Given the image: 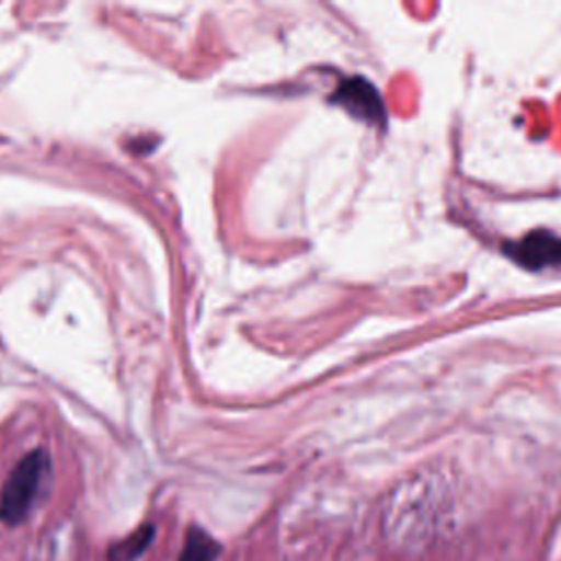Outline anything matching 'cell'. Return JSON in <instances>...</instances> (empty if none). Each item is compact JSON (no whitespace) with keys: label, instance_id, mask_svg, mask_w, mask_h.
I'll return each mask as SVG.
<instances>
[{"label":"cell","instance_id":"cell-2","mask_svg":"<svg viewBox=\"0 0 561 561\" xmlns=\"http://www.w3.org/2000/svg\"><path fill=\"white\" fill-rule=\"evenodd\" d=\"M515 256L533 267L561 263V241L548 232H533L515 250Z\"/></svg>","mask_w":561,"mask_h":561},{"label":"cell","instance_id":"cell-4","mask_svg":"<svg viewBox=\"0 0 561 561\" xmlns=\"http://www.w3.org/2000/svg\"><path fill=\"white\" fill-rule=\"evenodd\" d=\"M153 537H156V526L153 524L138 526L127 537L114 541L107 548V561H136L151 546Z\"/></svg>","mask_w":561,"mask_h":561},{"label":"cell","instance_id":"cell-3","mask_svg":"<svg viewBox=\"0 0 561 561\" xmlns=\"http://www.w3.org/2000/svg\"><path fill=\"white\" fill-rule=\"evenodd\" d=\"M337 99L344 107H348L357 116H364V118H370V121H375L377 114L381 112L379 94L364 79H351L344 85H340Z\"/></svg>","mask_w":561,"mask_h":561},{"label":"cell","instance_id":"cell-1","mask_svg":"<svg viewBox=\"0 0 561 561\" xmlns=\"http://www.w3.org/2000/svg\"><path fill=\"white\" fill-rule=\"evenodd\" d=\"M48 471V456L44 449L28 451L7 476L0 489V522L7 526L22 524L37 497L42 480Z\"/></svg>","mask_w":561,"mask_h":561},{"label":"cell","instance_id":"cell-5","mask_svg":"<svg viewBox=\"0 0 561 561\" xmlns=\"http://www.w3.org/2000/svg\"><path fill=\"white\" fill-rule=\"evenodd\" d=\"M219 552H221V546L213 535H208L199 526H191L186 530V539L178 561H217Z\"/></svg>","mask_w":561,"mask_h":561}]
</instances>
